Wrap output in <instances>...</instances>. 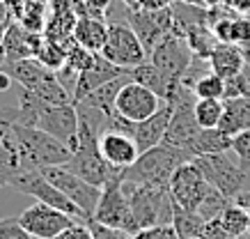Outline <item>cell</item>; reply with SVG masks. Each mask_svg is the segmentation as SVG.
Wrapping results in <instances>:
<instances>
[{"label": "cell", "instance_id": "1", "mask_svg": "<svg viewBox=\"0 0 250 239\" xmlns=\"http://www.w3.org/2000/svg\"><path fill=\"white\" fill-rule=\"evenodd\" d=\"M12 136L16 143L21 170H44L53 166H67L71 150L58 138L35 127H23L12 120Z\"/></svg>", "mask_w": 250, "mask_h": 239}, {"label": "cell", "instance_id": "2", "mask_svg": "<svg viewBox=\"0 0 250 239\" xmlns=\"http://www.w3.org/2000/svg\"><path fill=\"white\" fill-rule=\"evenodd\" d=\"M129 196L131 221L133 235L152 225H170L172 223V198L170 186H152V184H126Z\"/></svg>", "mask_w": 250, "mask_h": 239}, {"label": "cell", "instance_id": "3", "mask_svg": "<svg viewBox=\"0 0 250 239\" xmlns=\"http://www.w3.org/2000/svg\"><path fill=\"white\" fill-rule=\"evenodd\" d=\"M193 161L188 154H184L174 147L161 143L149 152H143L138 161L129 170L122 173V182L126 184H152V186H170V177L182 163Z\"/></svg>", "mask_w": 250, "mask_h": 239}, {"label": "cell", "instance_id": "4", "mask_svg": "<svg viewBox=\"0 0 250 239\" xmlns=\"http://www.w3.org/2000/svg\"><path fill=\"white\" fill-rule=\"evenodd\" d=\"M193 92L188 87L179 85V90L172 99V117L167 124V133L163 138V145L174 147L184 154H188L193 159V145H195L197 133L202 131L195 122V113H193Z\"/></svg>", "mask_w": 250, "mask_h": 239}, {"label": "cell", "instance_id": "5", "mask_svg": "<svg viewBox=\"0 0 250 239\" xmlns=\"http://www.w3.org/2000/svg\"><path fill=\"white\" fill-rule=\"evenodd\" d=\"M195 166L202 170V175L209 184L220 191L225 198L234 202L239 193H243V184L248 179V170H243L239 161L229 159L228 152L220 154H207V156H195L193 159Z\"/></svg>", "mask_w": 250, "mask_h": 239}, {"label": "cell", "instance_id": "6", "mask_svg": "<svg viewBox=\"0 0 250 239\" xmlns=\"http://www.w3.org/2000/svg\"><path fill=\"white\" fill-rule=\"evenodd\" d=\"M9 186L16 189V191L25 193V196H30V198H35L37 202H44L48 207H55V209H60V212H64V214L74 216L78 221H85V223L90 221V218L83 214V209L76 207L64 193L58 191V189L44 177L42 170H21V173L12 179Z\"/></svg>", "mask_w": 250, "mask_h": 239}, {"label": "cell", "instance_id": "7", "mask_svg": "<svg viewBox=\"0 0 250 239\" xmlns=\"http://www.w3.org/2000/svg\"><path fill=\"white\" fill-rule=\"evenodd\" d=\"M193 51L186 44V39L177 32H170L161 39L149 53V62L163 74V76L174 85H182L186 71H188L190 62H193Z\"/></svg>", "mask_w": 250, "mask_h": 239}, {"label": "cell", "instance_id": "8", "mask_svg": "<svg viewBox=\"0 0 250 239\" xmlns=\"http://www.w3.org/2000/svg\"><path fill=\"white\" fill-rule=\"evenodd\" d=\"M101 55L126 71L136 69L149 60L145 46L140 44V39L131 30L129 23H108V39Z\"/></svg>", "mask_w": 250, "mask_h": 239}, {"label": "cell", "instance_id": "9", "mask_svg": "<svg viewBox=\"0 0 250 239\" xmlns=\"http://www.w3.org/2000/svg\"><path fill=\"white\" fill-rule=\"evenodd\" d=\"M92 221L106 225V228H115V230H124L126 235L133 237V221H131V207H129V196L124 189L122 177L108 182L101 189V198L94 209Z\"/></svg>", "mask_w": 250, "mask_h": 239}, {"label": "cell", "instance_id": "10", "mask_svg": "<svg viewBox=\"0 0 250 239\" xmlns=\"http://www.w3.org/2000/svg\"><path fill=\"white\" fill-rule=\"evenodd\" d=\"M211 184L205 179L202 170L195 166V161H186L174 170V175L170 177V198L172 205L188 212H197L200 205L205 202L207 193H209Z\"/></svg>", "mask_w": 250, "mask_h": 239}, {"label": "cell", "instance_id": "11", "mask_svg": "<svg viewBox=\"0 0 250 239\" xmlns=\"http://www.w3.org/2000/svg\"><path fill=\"white\" fill-rule=\"evenodd\" d=\"M19 223L23 225V230L28 235H32L35 239H55L67 228L81 223V221L60 212V209L48 207L44 202H35V205H30V207H25L21 212Z\"/></svg>", "mask_w": 250, "mask_h": 239}, {"label": "cell", "instance_id": "12", "mask_svg": "<svg viewBox=\"0 0 250 239\" xmlns=\"http://www.w3.org/2000/svg\"><path fill=\"white\" fill-rule=\"evenodd\" d=\"M42 173H44V177L48 179L58 191H62L76 207L83 209V214L92 221L94 209H97V205H99V198H101V189H99V186L87 184L85 179H81L78 175H74V173H69V170L62 168V166L44 168Z\"/></svg>", "mask_w": 250, "mask_h": 239}, {"label": "cell", "instance_id": "13", "mask_svg": "<svg viewBox=\"0 0 250 239\" xmlns=\"http://www.w3.org/2000/svg\"><path fill=\"white\" fill-rule=\"evenodd\" d=\"M126 23L138 35L140 44L145 46L147 55L154 51V46L161 39L170 35L174 28L172 9H126Z\"/></svg>", "mask_w": 250, "mask_h": 239}, {"label": "cell", "instance_id": "14", "mask_svg": "<svg viewBox=\"0 0 250 239\" xmlns=\"http://www.w3.org/2000/svg\"><path fill=\"white\" fill-rule=\"evenodd\" d=\"M163 104L166 101L161 97H156L152 90L143 87L136 81H129L120 90L117 99H115V115L131 124H138L143 120H147V117H152Z\"/></svg>", "mask_w": 250, "mask_h": 239}, {"label": "cell", "instance_id": "15", "mask_svg": "<svg viewBox=\"0 0 250 239\" xmlns=\"http://www.w3.org/2000/svg\"><path fill=\"white\" fill-rule=\"evenodd\" d=\"M35 129H42L44 133L58 138L60 143L71 150V154L78 147V110L74 104H62V106H46L37 115Z\"/></svg>", "mask_w": 250, "mask_h": 239}, {"label": "cell", "instance_id": "16", "mask_svg": "<svg viewBox=\"0 0 250 239\" xmlns=\"http://www.w3.org/2000/svg\"><path fill=\"white\" fill-rule=\"evenodd\" d=\"M99 152L104 156V161L117 173L129 170L140 156L136 140L126 136V133L113 131V129H108V131L99 136Z\"/></svg>", "mask_w": 250, "mask_h": 239}, {"label": "cell", "instance_id": "17", "mask_svg": "<svg viewBox=\"0 0 250 239\" xmlns=\"http://www.w3.org/2000/svg\"><path fill=\"white\" fill-rule=\"evenodd\" d=\"M129 74L131 71L122 69V67L113 65L110 60H106L101 53H97L90 69H85L83 74L78 76V83H76V90H74V97H71V104L83 101L87 94L99 90L101 85L110 83V81H117V78H122V76H129Z\"/></svg>", "mask_w": 250, "mask_h": 239}, {"label": "cell", "instance_id": "18", "mask_svg": "<svg viewBox=\"0 0 250 239\" xmlns=\"http://www.w3.org/2000/svg\"><path fill=\"white\" fill-rule=\"evenodd\" d=\"M42 44H44L42 35L23 30L16 21H12L7 32H5L0 58L5 62H19V60H28V58H37L39 51H42Z\"/></svg>", "mask_w": 250, "mask_h": 239}, {"label": "cell", "instance_id": "19", "mask_svg": "<svg viewBox=\"0 0 250 239\" xmlns=\"http://www.w3.org/2000/svg\"><path fill=\"white\" fill-rule=\"evenodd\" d=\"M170 117H172V101H166L152 117L133 124L131 138L136 140L140 154H143V152H149L152 147H159L161 143H163V138H166V133H167Z\"/></svg>", "mask_w": 250, "mask_h": 239}, {"label": "cell", "instance_id": "20", "mask_svg": "<svg viewBox=\"0 0 250 239\" xmlns=\"http://www.w3.org/2000/svg\"><path fill=\"white\" fill-rule=\"evenodd\" d=\"M71 37L78 46L87 48L90 53H101L108 39V21L94 16H78Z\"/></svg>", "mask_w": 250, "mask_h": 239}, {"label": "cell", "instance_id": "21", "mask_svg": "<svg viewBox=\"0 0 250 239\" xmlns=\"http://www.w3.org/2000/svg\"><path fill=\"white\" fill-rule=\"evenodd\" d=\"M209 67L213 74L229 81L246 69V53H243V48L234 46V44H216V48L209 55Z\"/></svg>", "mask_w": 250, "mask_h": 239}, {"label": "cell", "instance_id": "22", "mask_svg": "<svg viewBox=\"0 0 250 239\" xmlns=\"http://www.w3.org/2000/svg\"><path fill=\"white\" fill-rule=\"evenodd\" d=\"M218 129L234 138L239 133L250 129V99L246 97H234V99L223 101V117H220Z\"/></svg>", "mask_w": 250, "mask_h": 239}, {"label": "cell", "instance_id": "23", "mask_svg": "<svg viewBox=\"0 0 250 239\" xmlns=\"http://www.w3.org/2000/svg\"><path fill=\"white\" fill-rule=\"evenodd\" d=\"M129 76H131V81H136V83H140L143 87L152 90V92L156 94V97H161L163 101H172L174 94H177V90H179V85L170 83V81H167V78L163 76L149 60L143 62V65L136 67V69H131Z\"/></svg>", "mask_w": 250, "mask_h": 239}, {"label": "cell", "instance_id": "24", "mask_svg": "<svg viewBox=\"0 0 250 239\" xmlns=\"http://www.w3.org/2000/svg\"><path fill=\"white\" fill-rule=\"evenodd\" d=\"M129 81H131V76H122V78H117V81H110V83L101 85L99 90H94L92 94H87V97H85L83 101H78V104H83V106H87V108H94L99 113L113 117L115 115V99H117L120 90L129 83ZM74 106H76V104H74Z\"/></svg>", "mask_w": 250, "mask_h": 239}, {"label": "cell", "instance_id": "25", "mask_svg": "<svg viewBox=\"0 0 250 239\" xmlns=\"http://www.w3.org/2000/svg\"><path fill=\"white\" fill-rule=\"evenodd\" d=\"M232 150V138L228 133H223L216 129H202L197 133L195 145H193V159L195 156H207V154H220V152H228Z\"/></svg>", "mask_w": 250, "mask_h": 239}, {"label": "cell", "instance_id": "26", "mask_svg": "<svg viewBox=\"0 0 250 239\" xmlns=\"http://www.w3.org/2000/svg\"><path fill=\"white\" fill-rule=\"evenodd\" d=\"M184 87H188L195 99H220V101L225 99V78H220L211 69L195 76Z\"/></svg>", "mask_w": 250, "mask_h": 239}, {"label": "cell", "instance_id": "27", "mask_svg": "<svg viewBox=\"0 0 250 239\" xmlns=\"http://www.w3.org/2000/svg\"><path fill=\"white\" fill-rule=\"evenodd\" d=\"M174 232L179 235V239H190V237H202V232L207 228V221L197 212H188L172 205V223Z\"/></svg>", "mask_w": 250, "mask_h": 239}, {"label": "cell", "instance_id": "28", "mask_svg": "<svg viewBox=\"0 0 250 239\" xmlns=\"http://www.w3.org/2000/svg\"><path fill=\"white\" fill-rule=\"evenodd\" d=\"M216 221H218L220 228L228 232V235H232V237H236V239L246 237V232L250 230V212L239 207V205H234V202H229L228 207H225V212H223Z\"/></svg>", "mask_w": 250, "mask_h": 239}, {"label": "cell", "instance_id": "29", "mask_svg": "<svg viewBox=\"0 0 250 239\" xmlns=\"http://www.w3.org/2000/svg\"><path fill=\"white\" fill-rule=\"evenodd\" d=\"M16 23L23 30L42 35L46 28V0H25L19 16H16Z\"/></svg>", "mask_w": 250, "mask_h": 239}, {"label": "cell", "instance_id": "30", "mask_svg": "<svg viewBox=\"0 0 250 239\" xmlns=\"http://www.w3.org/2000/svg\"><path fill=\"white\" fill-rule=\"evenodd\" d=\"M195 122L200 129H216L223 117V101L220 99H197L193 106Z\"/></svg>", "mask_w": 250, "mask_h": 239}, {"label": "cell", "instance_id": "31", "mask_svg": "<svg viewBox=\"0 0 250 239\" xmlns=\"http://www.w3.org/2000/svg\"><path fill=\"white\" fill-rule=\"evenodd\" d=\"M229 202H232L229 198H225L223 193L216 191V189L211 186V189H209V193H207L205 202H202V205H200V209H197V214L202 216L207 223H209V221H216V218L225 212V207H228Z\"/></svg>", "mask_w": 250, "mask_h": 239}, {"label": "cell", "instance_id": "32", "mask_svg": "<svg viewBox=\"0 0 250 239\" xmlns=\"http://www.w3.org/2000/svg\"><path fill=\"white\" fill-rule=\"evenodd\" d=\"M229 44L248 51L250 48V16L236 14L232 19V32H229Z\"/></svg>", "mask_w": 250, "mask_h": 239}, {"label": "cell", "instance_id": "33", "mask_svg": "<svg viewBox=\"0 0 250 239\" xmlns=\"http://www.w3.org/2000/svg\"><path fill=\"white\" fill-rule=\"evenodd\" d=\"M232 152L243 170H250V129L232 138Z\"/></svg>", "mask_w": 250, "mask_h": 239}, {"label": "cell", "instance_id": "34", "mask_svg": "<svg viewBox=\"0 0 250 239\" xmlns=\"http://www.w3.org/2000/svg\"><path fill=\"white\" fill-rule=\"evenodd\" d=\"M0 239H35V237L23 230V225L19 223V216H9V218L0 221Z\"/></svg>", "mask_w": 250, "mask_h": 239}, {"label": "cell", "instance_id": "35", "mask_svg": "<svg viewBox=\"0 0 250 239\" xmlns=\"http://www.w3.org/2000/svg\"><path fill=\"white\" fill-rule=\"evenodd\" d=\"M133 239H179V235L174 232L172 225H152V228L136 232Z\"/></svg>", "mask_w": 250, "mask_h": 239}, {"label": "cell", "instance_id": "36", "mask_svg": "<svg viewBox=\"0 0 250 239\" xmlns=\"http://www.w3.org/2000/svg\"><path fill=\"white\" fill-rule=\"evenodd\" d=\"M92 232V239H133L124 230H115V228H106V225L97 223V221H87Z\"/></svg>", "mask_w": 250, "mask_h": 239}, {"label": "cell", "instance_id": "37", "mask_svg": "<svg viewBox=\"0 0 250 239\" xmlns=\"http://www.w3.org/2000/svg\"><path fill=\"white\" fill-rule=\"evenodd\" d=\"M55 239H92V232H90V225L87 223H76L67 228V230L58 235Z\"/></svg>", "mask_w": 250, "mask_h": 239}, {"label": "cell", "instance_id": "38", "mask_svg": "<svg viewBox=\"0 0 250 239\" xmlns=\"http://www.w3.org/2000/svg\"><path fill=\"white\" fill-rule=\"evenodd\" d=\"M202 239H236V237L228 235V232L220 228L218 221H209L207 228H205V232H202Z\"/></svg>", "mask_w": 250, "mask_h": 239}, {"label": "cell", "instance_id": "39", "mask_svg": "<svg viewBox=\"0 0 250 239\" xmlns=\"http://www.w3.org/2000/svg\"><path fill=\"white\" fill-rule=\"evenodd\" d=\"M12 120H14V113H0V152H2V147H5V140L9 136V127H12Z\"/></svg>", "mask_w": 250, "mask_h": 239}, {"label": "cell", "instance_id": "40", "mask_svg": "<svg viewBox=\"0 0 250 239\" xmlns=\"http://www.w3.org/2000/svg\"><path fill=\"white\" fill-rule=\"evenodd\" d=\"M177 0H136L133 9H166Z\"/></svg>", "mask_w": 250, "mask_h": 239}, {"label": "cell", "instance_id": "41", "mask_svg": "<svg viewBox=\"0 0 250 239\" xmlns=\"http://www.w3.org/2000/svg\"><path fill=\"white\" fill-rule=\"evenodd\" d=\"M220 2H225L228 7H232L236 14H248L250 12V0H220Z\"/></svg>", "mask_w": 250, "mask_h": 239}, {"label": "cell", "instance_id": "42", "mask_svg": "<svg viewBox=\"0 0 250 239\" xmlns=\"http://www.w3.org/2000/svg\"><path fill=\"white\" fill-rule=\"evenodd\" d=\"M12 83H14V81H12V76H9L7 69L0 65V92H7L9 87H12Z\"/></svg>", "mask_w": 250, "mask_h": 239}, {"label": "cell", "instance_id": "43", "mask_svg": "<svg viewBox=\"0 0 250 239\" xmlns=\"http://www.w3.org/2000/svg\"><path fill=\"white\" fill-rule=\"evenodd\" d=\"M241 85H243V97L250 99V62L246 65V69L241 71Z\"/></svg>", "mask_w": 250, "mask_h": 239}, {"label": "cell", "instance_id": "44", "mask_svg": "<svg viewBox=\"0 0 250 239\" xmlns=\"http://www.w3.org/2000/svg\"><path fill=\"white\" fill-rule=\"evenodd\" d=\"M0 2H5V5L12 9V16H14V21H16V16H19V12H21V7H23V2H25V0H0Z\"/></svg>", "mask_w": 250, "mask_h": 239}, {"label": "cell", "instance_id": "45", "mask_svg": "<svg viewBox=\"0 0 250 239\" xmlns=\"http://www.w3.org/2000/svg\"><path fill=\"white\" fill-rule=\"evenodd\" d=\"M9 25H0V51H2V42H5V32H7Z\"/></svg>", "mask_w": 250, "mask_h": 239}, {"label": "cell", "instance_id": "46", "mask_svg": "<svg viewBox=\"0 0 250 239\" xmlns=\"http://www.w3.org/2000/svg\"><path fill=\"white\" fill-rule=\"evenodd\" d=\"M190 239H202V237H190Z\"/></svg>", "mask_w": 250, "mask_h": 239}, {"label": "cell", "instance_id": "47", "mask_svg": "<svg viewBox=\"0 0 250 239\" xmlns=\"http://www.w3.org/2000/svg\"><path fill=\"white\" fill-rule=\"evenodd\" d=\"M0 65H2V58H0Z\"/></svg>", "mask_w": 250, "mask_h": 239}]
</instances>
